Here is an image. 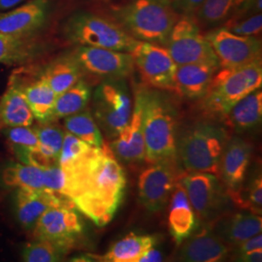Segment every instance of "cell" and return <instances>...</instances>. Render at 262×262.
<instances>
[{"label": "cell", "instance_id": "22", "mask_svg": "<svg viewBox=\"0 0 262 262\" xmlns=\"http://www.w3.org/2000/svg\"><path fill=\"white\" fill-rule=\"evenodd\" d=\"M260 215L239 212L217 220L215 233L228 246H239L254 235L261 233Z\"/></svg>", "mask_w": 262, "mask_h": 262}, {"label": "cell", "instance_id": "1", "mask_svg": "<svg viewBox=\"0 0 262 262\" xmlns=\"http://www.w3.org/2000/svg\"><path fill=\"white\" fill-rule=\"evenodd\" d=\"M62 170L64 196L97 226L108 225L122 203L126 187L124 170L111 147L105 142L100 148L93 147L82 159Z\"/></svg>", "mask_w": 262, "mask_h": 262}, {"label": "cell", "instance_id": "16", "mask_svg": "<svg viewBox=\"0 0 262 262\" xmlns=\"http://www.w3.org/2000/svg\"><path fill=\"white\" fill-rule=\"evenodd\" d=\"M252 152V145L240 137L227 141L219 169V176L226 187L227 196L234 194L243 187Z\"/></svg>", "mask_w": 262, "mask_h": 262}, {"label": "cell", "instance_id": "5", "mask_svg": "<svg viewBox=\"0 0 262 262\" xmlns=\"http://www.w3.org/2000/svg\"><path fill=\"white\" fill-rule=\"evenodd\" d=\"M261 59L234 68H220L200 99L202 107L211 115L225 117L246 95L260 89Z\"/></svg>", "mask_w": 262, "mask_h": 262}, {"label": "cell", "instance_id": "17", "mask_svg": "<svg viewBox=\"0 0 262 262\" xmlns=\"http://www.w3.org/2000/svg\"><path fill=\"white\" fill-rule=\"evenodd\" d=\"M54 207H72L68 198L48 191L19 188L16 197V212L19 224L26 229H32L38 219L48 209Z\"/></svg>", "mask_w": 262, "mask_h": 262}, {"label": "cell", "instance_id": "39", "mask_svg": "<svg viewBox=\"0 0 262 262\" xmlns=\"http://www.w3.org/2000/svg\"><path fill=\"white\" fill-rule=\"evenodd\" d=\"M44 189L64 196L66 189V174L58 165L43 168Z\"/></svg>", "mask_w": 262, "mask_h": 262}, {"label": "cell", "instance_id": "14", "mask_svg": "<svg viewBox=\"0 0 262 262\" xmlns=\"http://www.w3.org/2000/svg\"><path fill=\"white\" fill-rule=\"evenodd\" d=\"M83 229L82 220L72 207L48 209L32 228L36 240H47L67 249L82 234Z\"/></svg>", "mask_w": 262, "mask_h": 262}, {"label": "cell", "instance_id": "33", "mask_svg": "<svg viewBox=\"0 0 262 262\" xmlns=\"http://www.w3.org/2000/svg\"><path fill=\"white\" fill-rule=\"evenodd\" d=\"M67 248L58 244L37 240L29 243L24 248L23 260L27 262H55L61 260Z\"/></svg>", "mask_w": 262, "mask_h": 262}, {"label": "cell", "instance_id": "31", "mask_svg": "<svg viewBox=\"0 0 262 262\" xmlns=\"http://www.w3.org/2000/svg\"><path fill=\"white\" fill-rule=\"evenodd\" d=\"M67 132L75 135L94 148H100L104 144L103 137L94 117L89 111H81L64 118Z\"/></svg>", "mask_w": 262, "mask_h": 262}, {"label": "cell", "instance_id": "20", "mask_svg": "<svg viewBox=\"0 0 262 262\" xmlns=\"http://www.w3.org/2000/svg\"><path fill=\"white\" fill-rule=\"evenodd\" d=\"M169 200V231L175 242L180 245L195 232L198 227V217L180 181Z\"/></svg>", "mask_w": 262, "mask_h": 262}, {"label": "cell", "instance_id": "8", "mask_svg": "<svg viewBox=\"0 0 262 262\" xmlns=\"http://www.w3.org/2000/svg\"><path fill=\"white\" fill-rule=\"evenodd\" d=\"M177 66L211 63L220 66L219 59L206 36L201 33L193 16H182L163 44Z\"/></svg>", "mask_w": 262, "mask_h": 262}, {"label": "cell", "instance_id": "3", "mask_svg": "<svg viewBox=\"0 0 262 262\" xmlns=\"http://www.w3.org/2000/svg\"><path fill=\"white\" fill-rule=\"evenodd\" d=\"M112 15L114 21L134 39L160 45L180 18L168 0H132L115 7Z\"/></svg>", "mask_w": 262, "mask_h": 262}, {"label": "cell", "instance_id": "25", "mask_svg": "<svg viewBox=\"0 0 262 262\" xmlns=\"http://www.w3.org/2000/svg\"><path fill=\"white\" fill-rule=\"evenodd\" d=\"M262 116V93L260 89L246 95L225 116L227 124L237 132L250 130L256 126Z\"/></svg>", "mask_w": 262, "mask_h": 262}, {"label": "cell", "instance_id": "12", "mask_svg": "<svg viewBox=\"0 0 262 262\" xmlns=\"http://www.w3.org/2000/svg\"><path fill=\"white\" fill-rule=\"evenodd\" d=\"M83 73L107 79H124L134 70L129 53L104 48L79 46L70 55Z\"/></svg>", "mask_w": 262, "mask_h": 262}, {"label": "cell", "instance_id": "21", "mask_svg": "<svg viewBox=\"0 0 262 262\" xmlns=\"http://www.w3.org/2000/svg\"><path fill=\"white\" fill-rule=\"evenodd\" d=\"M220 66L211 63H187L177 66L175 72V92L187 99H199L206 94Z\"/></svg>", "mask_w": 262, "mask_h": 262}, {"label": "cell", "instance_id": "24", "mask_svg": "<svg viewBox=\"0 0 262 262\" xmlns=\"http://www.w3.org/2000/svg\"><path fill=\"white\" fill-rule=\"evenodd\" d=\"M13 79L19 84L34 119L44 123L54 119L53 113L56 94L41 77L36 81L25 84L16 78Z\"/></svg>", "mask_w": 262, "mask_h": 262}, {"label": "cell", "instance_id": "4", "mask_svg": "<svg viewBox=\"0 0 262 262\" xmlns=\"http://www.w3.org/2000/svg\"><path fill=\"white\" fill-rule=\"evenodd\" d=\"M228 139L227 132L221 125L196 122L177 140V156L187 172H207L219 176L220 161Z\"/></svg>", "mask_w": 262, "mask_h": 262}, {"label": "cell", "instance_id": "35", "mask_svg": "<svg viewBox=\"0 0 262 262\" xmlns=\"http://www.w3.org/2000/svg\"><path fill=\"white\" fill-rule=\"evenodd\" d=\"M232 199L236 205L248 210L253 214L260 215L262 208L261 176L253 179V182L247 188H240L236 193L228 196Z\"/></svg>", "mask_w": 262, "mask_h": 262}, {"label": "cell", "instance_id": "28", "mask_svg": "<svg viewBox=\"0 0 262 262\" xmlns=\"http://www.w3.org/2000/svg\"><path fill=\"white\" fill-rule=\"evenodd\" d=\"M38 45L32 37H19L0 32V63H25L37 54Z\"/></svg>", "mask_w": 262, "mask_h": 262}, {"label": "cell", "instance_id": "34", "mask_svg": "<svg viewBox=\"0 0 262 262\" xmlns=\"http://www.w3.org/2000/svg\"><path fill=\"white\" fill-rule=\"evenodd\" d=\"M237 0H205L197 12L201 21L209 26L223 23L234 11Z\"/></svg>", "mask_w": 262, "mask_h": 262}, {"label": "cell", "instance_id": "10", "mask_svg": "<svg viewBox=\"0 0 262 262\" xmlns=\"http://www.w3.org/2000/svg\"><path fill=\"white\" fill-rule=\"evenodd\" d=\"M181 178L175 159L151 163L141 172L138 180L141 204L150 213L161 211Z\"/></svg>", "mask_w": 262, "mask_h": 262}, {"label": "cell", "instance_id": "9", "mask_svg": "<svg viewBox=\"0 0 262 262\" xmlns=\"http://www.w3.org/2000/svg\"><path fill=\"white\" fill-rule=\"evenodd\" d=\"M129 54L146 84L160 91L175 92L177 64L165 48L136 40Z\"/></svg>", "mask_w": 262, "mask_h": 262}, {"label": "cell", "instance_id": "2", "mask_svg": "<svg viewBox=\"0 0 262 262\" xmlns=\"http://www.w3.org/2000/svg\"><path fill=\"white\" fill-rule=\"evenodd\" d=\"M135 96L142 108V125L148 163L177 158V112L163 91L140 88Z\"/></svg>", "mask_w": 262, "mask_h": 262}, {"label": "cell", "instance_id": "43", "mask_svg": "<svg viewBox=\"0 0 262 262\" xmlns=\"http://www.w3.org/2000/svg\"><path fill=\"white\" fill-rule=\"evenodd\" d=\"M162 254L159 250L155 249V247L150 248L146 253H144L138 262H156L162 261Z\"/></svg>", "mask_w": 262, "mask_h": 262}, {"label": "cell", "instance_id": "13", "mask_svg": "<svg viewBox=\"0 0 262 262\" xmlns=\"http://www.w3.org/2000/svg\"><path fill=\"white\" fill-rule=\"evenodd\" d=\"M221 68H234L261 59V41L255 36L237 35L224 28L206 35Z\"/></svg>", "mask_w": 262, "mask_h": 262}, {"label": "cell", "instance_id": "29", "mask_svg": "<svg viewBox=\"0 0 262 262\" xmlns=\"http://www.w3.org/2000/svg\"><path fill=\"white\" fill-rule=\"evenodd\" d=\"M91 98V88L82 79L62 94L56 95L54 118H66L84 111Z\"/></svg>", "mask_w": 262, "mask_h": 262}, {"label": "cell", "instance_id": "18", "mask_svg": "<svg viewBox=\"0 0 262 262\" xmlns=\"http://www.w3.org/2000/svg\"><path fill=\"white\" fill-rule=\"evenodd\" d=\"M116 158L125 162H140L145 159L146 149L142 125V108L137 96H135L134 109L130 120L110 146Z\"/></svg>", "mask_w": 262, "mask_h": 262}, {"label": "cell", "instance_id": "42", "mask_svg": "<svg viewBox=\"0 0 262 262\" xmlns=\"http://www.w3.org/2000/svg\"><path fill=\"white\" fill-rule=\"evenodd\" d=\"M239 260L245 262H260L262 260V250H253L245 253H238Z\"/></svg>", "mask_w": 262, "mask_h": 262}, {"label": "cell", "instance_id": "30", "mask_svg": "<svg viewBox=\"0 0 262 262\" xmlns=\"http://www.w3.org/2000/svg\"><path fill=\"white\" fill-rule=\"evenodd\" d=\"M2 182L8 187L44 189L43 168L26 163H14L2 171Z\"/></svg>", "mask_w": 262, "mask_h": 262}, {"label": "cell", "instance_id": "38", "mask_svg": "<svg viewBox=\"0 0 262 262\" xmlns=\"http://www.w3.org/2000/svg\"><path fill=\"white\" fill-rule=\"evenodd\" d=\"M223 28L241 36H255L261 32L262 16L260 13L244 16L239 14L226 20Z\"/></svg>", "mask_w": 262, "mask_h": 262}, {"label": "cell", "instance_id": "40", "mask_svg": "<svg viewBox=\"0 0 262 262\" xmlns=\"http://www.w3.org/2000/svg\"><path fill=\"white\" fill-rule=\"evenodd\" d=\"M179 16L195 15L205 0H168Z\"/></svg>", "mask_w": 262, "mask_h": 262}, {"label": "cell", "instance_id": "6", "mask_svg": "<svg viewBox=\"0 0 262 262\" xmlns=\"http://www.w3.org/2000/svg\"><path fill=\"white\" fill-rule=\"evenodd\" d=\"M64 33L79 46L104 48L129 53L136 39L116 21L90 12H77L66 20Z\"/></svg>", "mask_w": 262, "mask_h": 262}, {"label": "cell", "instance_id": "36", "mask_svg": "<svg viewBox=\"0 0 262 262\" xmlns=\"http://www.w3.org/2000/svg\"><path fill=\"white\" fill-rule=\"evenodd\" d=\"M92 148V146L79 139L75 135L70 132H66L58 159V166L62 169L71 166L76 161L85 156Z\"/></svg>", "mask_w": 262, "mask_h": 262}, {"label": "cell", "instance_id": "27", "mask_svg": "<svg viewBox=\"0 0 262 262\" xmlns=\"http://www.w3.org/2000/svg\"><path fill=\"white\" fill-rule=\"evenodd\" d=\"M158 244L152 235H126L112 245L104 255V261L138 262L141 256Z\"/></svg>", "mask_w": 262, "mask_h": 262}, {"label": "cell", "instance_id": "44", "mask_svg": "<svg viewBox=\"0 0 262 262\" xmlns=\"http://www.w3.org/2000/svg\"><path fill=\"white\" fill-rule=\"evenodd\" d=\"M24 1L26 0H0V11L14 8Z\"/></svg>", "mask_w": 262, "mask_h": 262}, {"label": "cell", "instance_id": "23", "mask_svg": "<svg viewBox=\"0 0 262 262\" xmlns=\"http://www.w3.org/2000/svg\"><path fill=\"white\" fill-rule=\"evenodd\" d=\"M34 116L18 83L12 78L0 97V129L19 125H32Z\"/></svg>", "mask_w": 262, "mask_h": 262}, {"label": "cell", "instance_id": "37", "mask_svg": "<svg viewBox=\"0 0 262 262\" xmlns=\"http://www.w3.org/2000/svg\"><path fill=\"white\" fill-rule=\"evenodd\" d=\"M4 136L11 144L13 149H26L37 150L39 149L36 128L30 127V125L12 126L2 129Z\"/></svg>", "mask_w": 262, "mask_h": 262}, {"label": "cell", "instance_id": "7", "mask_svg": "<svg viewBox=\"0 0 262 262\" xmlns=\"http://www.w3.org/2000/svg\"><path fill=\"white\" fill-rule=\"evenodd\" d=\"M131 98L123 79H107L94 94V118L106 135L116 138L130 120Z\"/></svg>", "mask_w": 262, "mask_h": 262}, {"label": "cell", "instance_id": "32", "mask_svg": "<svg viewBox=\"0 0 262 262\" xmlns=\"http://www.w3.org/2000/svg\"><path fill=\"white\" fill-rule=\"evenodd\" d=\"M39 151L51 166L58 165V159L64 138V132L54 124H45L36 128Z\"/></svg>", "mask_w": 262, "mask_h": 262}, {"label": "cell", "instance_id": "41", "mask_svg": "<svg viewBox=\"0 0 262 262\" xmlns=\"http://www.w3.org/2000/svg\"><path fill=\"white\" fill-rule=\"evenodd\" d=\"M237 247H238V253H245V252H250L253 250H262L261 234L258 233L254 235Z\"/></svg>", "mask_w": 262, "mask_h": 262}, {"label": "cell", "instance_id": "11", "mask_svg": "<svg viewBox=\"0 0 262 262\" xmlns=\"http://www.w3.org/2000/svg\"><path fill=\"white\" fill-rule=\"evenodd\" d=\"M187 192L197 217L212 221L226 203L225 195L217 176L207 172H189L180 180Z\"/></svg>", "mask_w": 262, "mask_h": 262}, {"label": "cell", "instance_id": "15", "mask_svg": "<svg viewBox=\"0 0 262 262\" xmlns=\"http://www.w3.org/2000/svg\"><path fill=\"white\" fill-rule=\"evenodd\" d=\"M49 13V0H29L16 9L0 13V32L32 37L46 25Z\"/></svg>", "mask_w": 262, "mask_h": 262}, {"label": "cell", "instance_id": "19", "mask_svg": "<svg viewBox=\"0 0 262 262\" xmlns=\"http://www.w3.org/2000/svg\"><path fill=\"white\" fill-rule=\"evenodd\" d=\"M182 244L178 256L182 261H221L230 252L229 246L209 229L190 235Z\"/></svg>", "mask_w": 262, "mask_h": 262}, {"label": "cell", "instance_id": "26", "mask_svg": "<svg viewBox=\"0 0 262 262\" xmlns=\"http://www.w3.org/2000/svg\"><path fill=\"white\" fill-rule=\"evenodd\" d=\"M83 71L72 56L59 57L51 62L42 71L40 77L47 83L56 95L62 94L81 80Z\"/></svg>", "mask_w": 262, "mask_h": 262}]
</instances>
